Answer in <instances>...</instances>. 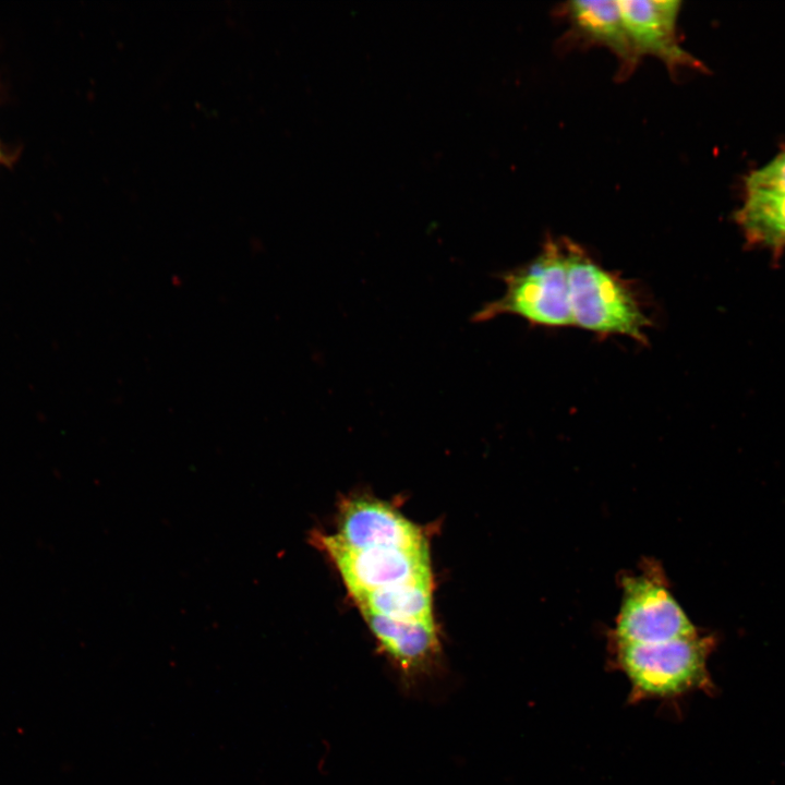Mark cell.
Wrapping results in <instances>:
<instances>
[{"instance_id": "6da1fadb", "label": "cell", "mask_w": 785, "mask_h": 785, "mask_svg": "<svg viewBox=\"0 0 785 785\" xmlns=\"http://www.w3.org/2000/svg\"><path fill=\"white\" fill-rule=\"evenodd\" d=\"M564 242L573 326L645 343L651 321L628 280L603 268L579 244Z\"/></svg>"}, {"instance_id": "7a4b0ae2", "label": "cell", "mask_w": 785, "mask_h": 785, "mask_svg": "<svg viewBox=\"0 0 785 785\" xmlns=\"http://www.w3.org/2000/svg\"><path fill=\"white\" fill-rule=\"evenodd\" d=\"M714 645V637L699 632L657 643H615V663L630 683L629 702L712 690L708 659Z\"/></svg>"}, {"instance_id": "3957f363", "label": "cell", "mask_w": 785, "mask_h": 785, "mask_svg": "<svg viewBox=\"0 0 785 785\" xmlns=\"http://www.w3.org/2000/svg\"><path fill=\"white\" fill-rule=\"evenodd\" d=\"M500 279L505 283L504 294L476 311L472 322L483 323L508 314L532 325L573 326L564 239L547 238L531 262L504 273Z\"/></svg>"}, {"instance_id": "277c9868", "label": "cell", "mask_w": 785, "mask_h": 785, "mask_svg": "<svg viewBox=\"0 0 785 785\" xmlns=\"http://www.w3.org/2000/svg\"><path fill=\"white\" fill-rule=\"evenodd\" d=\"M697 633L660 578L641 575L625 580L615 643H657Z\"/></svg>"}, {"instance_id": "5b68a950", "label": "cell", "mask_w": 785, "mask_h": 785, "mask_svg": "<svg viewBox=\"0 0 785 785\" xmlns=\"http://www.w3.org/2000/svg\"><path fill=\"white\" fill-rule=\"evenodd\" d=\"M314 541L333 560L349 593L432 580L428 547L357 550L341 543L335 534H315Z\"/></svg>"}, {"instance_id": "8992f818", "label": "cell", "mask_w": 785, "mask_h": 785, "mask_svg": "<svg viewBox=\"0 0 785 785\" xmlns=\"http://www.w3.org/2000/svg\"><path fill=\"white\" fill-rule=\"evenodd\" d=\"M337 539L357 548L428 547L421 529L392 506L373 497H353L340 507Z\"/></svg>"}, {"instance_id": "52a82bcc", "label": "cell", "mask_w": 785, "mask_h": 785, "mask_svg": "<svg viewBox=\"0 0 785 785\" xmlns=\"http://www.w3.org/2000/svg\"><path fill=\"white\" fill-rule=\"evenodd\" d=\"M680 4L677 0L618 1L626 32L638 56L656 57L673 72L698 67L697 60L678 43Z\"/></svg>"}, {"instance_id": "ba28073f", "label": "cell", "mask_w": 785, "mask_h": 785, "mask_svg": "<svg viewBox=\"0 0 785 785\" xmlns=\"http://www.w3.org/2000/svg\"><path fill=\"white\" fill-rule=\"evenodd\" d=\"M360 612L403 683L411 685L433 671L440 655L434 620H399L366 609Z\"/></svg>"}, {"instance_id": "9c48e42d", "label": "cell", "mask_w": 785, "mask_h": 785, "mask_svg": "<svg viewBox=\"0 0 785 785\" xmlns=\"http://www.w3.org/2000/svg\"><path fill=\"white\" fill-rule=\"evenodd\" d=\"M564 13L570 25L571 39L599 44L619 60L620 77L629 75L641 59L626 32L618 1L579 0L566 3Z\"/></svg>"}, {"instance_id": "30bf717a", "label": "cell", "mask_w": 785, "mask_h": 785, "mask_svg": "<svg viewBox=\"0 0 785 785\" xmlns=\"http://www.w3.org/2000/svg\"><path fill=\"white\" fill-rule=\"evenodd\" d=\"M350 595L359 609L399 620H434L432 580L409 581L372 591H354Z\"/></svg>"}, {"instance_id": "8fae6325", "label": "cell", "mask_w": 785, "mask_h": 785, "mask_svg": "<svg viewBox=\"0 0 785 785\" xmlns=\"http://www.w3.org/2000/svg\"><path fill=\"white\" fill-rule=\"evenodd\" d=\"M746 190L785 193V152L746 179Z\"/></svg>"}, {"instance_id": "7c38bea8", "label": "cell", "mask_w": 785, "mask_h": 785, "mask_svg": "<svg viewBox=\"0 0 785 785\" xmlns=\"http://www.w3.org/2000/svg\"><path fill=\"white\" fill-rule=\"evenodd\" d=\"M0 156H1V153H0Z\"/></svg>"}]
</instances>
